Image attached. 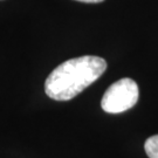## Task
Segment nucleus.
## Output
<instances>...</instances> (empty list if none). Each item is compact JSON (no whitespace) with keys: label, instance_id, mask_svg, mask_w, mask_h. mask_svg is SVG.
Here are the masks:
<instances>
[{"label":"nucleus","instance_id":"obj_4","mask_svg":"<svg viewBox=\"0 0 158 158\" xmlns=\"http://www.w3.org/2000/svg\"><path fill=\"white\" fill-rule=\"evenodd\" d=\"M75 1L87 2V4H97V2H102V1H104V0H75Z\"/></svg>","mask_w":158,"mask_h":158},{"label":"nucleus","instance_id":"obj_3","mask_svg":"<svg viewBox=\"0 0 158 158\" xmlns=\"http://www.w3.org/2000/svg\"><path fill=\"white\" fill-rule=\"evenodd\" d=\"M144 149L149 158H158V135L148 138Z\"/></svg>","mask_w":158,"mask_h":158},{"label":"nucleus","instance_id":"obj_1","mask_svg":"<svg viewBox=\"0 0 158 158\" xmlns=\"http://www.w3.org/2000/svg\"><path fill=\"white\" fill-rule=\"evenodd\" d=\"M107 69L104 59L93 55L64 61L52 72L45 82V91L55 101H69L93 85Z\"/></svg>","mask_w":158,"mask_h":158},{"label":"nucleus","instance_id":"obj_2","mask_svg":"<svg viewBox=\"0 0 158 158\" xmlns=\"http://www.w3.org/2000/svg\"><path fill=\"white\" fill-rule=\"evenodd\" d=\"M138 85L134 80L121 79L110 85L102 97V109L109 114L123 113L138 101Z\"/></svg>","mask_w":158,"mask_h":158}]
</instances>
